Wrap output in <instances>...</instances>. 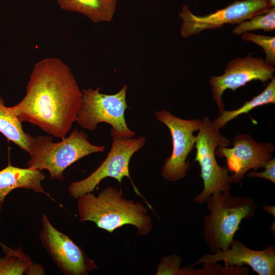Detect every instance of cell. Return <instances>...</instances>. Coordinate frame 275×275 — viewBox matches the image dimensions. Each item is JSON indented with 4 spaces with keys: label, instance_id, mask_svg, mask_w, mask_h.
Wrapping results in <instances>:
<instances>
[{
    "label": "cell",
    "instance_id": "obj_23",
    "mask_svg": "<svg viewBox=\"0 0 275 275\" xmlns=\"http://www.w3.org/2000/svg\"><path fill=\"white\" fill-rule=\"evenodd\" d=\"M265 170L261 172H250L247 176L250 178L259 177L275 183V158H271L264 167Z\"/></svg>",
    "mask_w": 275,
    "mask_h": 275
},
{
    "label": "cell",
    "instance_id": "obj_13",
    "mask_svg": "<svg viewBox=\"0 0 275 275\" xmlns=\"http://www.w3.org/2000/svg\"><path fill=\"white\" fill-rule=\"evenodd\" d=\"M219 261L224 262L227 266L249 265L259 275H274L275 246L270 244L262 250H254L233 239L228 249L205 254L193 266Z\"/></svg>",
    "mask_w": 275,
    "mask_h": 275
},
{
    "label": "cell",
    "instance_id": "obj_26",
    "mask_svg": "<svg viewBox=\"0 0 275 275\" xmlns=\"http://www.w3.org/2000/svg\"><path fill=\"white\" fill-rule=\"evenodd\" d=\"M1 257H0V260H1Z\"/></svg>",
    "mask_w": 275,
    "mask_h": 275
},
{
    "label": "cell",
    "instance_id": "obj_18",
    "mask_svg": "<svg viewBox=\"0 0 275 275\" xmlns=\"http://www.w3.org/2000/svg\"><path fill=\"white\" fill-rule=\"evenodd\" d=\"M275 103V77L273 76L265 89L251 100L245 102L240 107L232 110H224L213 122L219 129L225 126L228 122L239 115L248 114L254 108L267 104Z\"/></svg>",
    "mask_w": 275,
    "mask_h": 275
},
{
    "label": "cell",
    "instance_id": "obj_15",
    "mask_svg": "<svg viewBox=\"0 0 275 275\" xmlns=\"http://www.w3.org/2000/svg\"><path fill=\"white\" fill-rule=\"evenodd\" d=\"M60 8L81 14L94 23L109 22L114 17L117 0H56Z\"/></svg>",
    "mask_w": 275,
    "mask_h": 275
},
{
    "label": "cell",
    "instance_id": "obj_2",
    "mask_svg": "<svg viewBox=\"0 0 275 275\" xmlns=\"http://www.w3.org/2000/svg\"><path fill=\"white\" fill-rule=\"evenodd\" d=\"M77 200L81 222H92L110 233L124 225H131L136 227L139 236L148 234L152 229L151 218L145 206L125 198L121 190L107 187L97 197L91 193Z\"/></svg>",
    "mask_w": 275,
    "mask_h": 275
},
{
    "label": "cell",
    "instance_id": "obj_1",
    "mask_svg": "<svg viewBox=\"0 0 275 275\" xmlns=\"http://www.w3.org/2000/svg\"><path fill=\"white\" fill-rule=\"evenodd\" d=\"M82 98L69 67L59 58L48 57L35 63L24 97L10 107L21 123L62 140L76 122Z\"/></svg>",
    "mask_w": 275,
    "mask_h": 275
},
{
    "label": "cell",
    "instance_id": "obj_6",
    "mask_svg": "<svg viewBox=\"0 0 275 275\" xmlns=\"http://www.w3.org/2000/svg\"><path fill=\"white\" fill-rule=\"evenodd\" d=\"M128 87L124 85L114 94H102L100 87L84 89L82 103L76 122L82 128L93 131L97 124L104 122L111 125V135L133 138L135 133L127 126L124 114L130 108L126 102Z\"/></svg>",
    "mask_w": 275,
    "mask_h": 275
},
{
    "label": "cell",
    "instance_id": "obj_5",
    "mask_svg": "<svg viewBox=\"0 0 275 275\" xmlns=\"http://www.w3.org/2000/svg\"><path fill=\"white\" fill-rule=\"evenodd\" d=\"M219 130L206 116L203 118L202 127L196 135L195 161L200 167V176L203 180V189L193 201L200 205L205 204L214 194L229 191L233 183L227 167H221L216 160V149L227 147L230 143Z\"/></svg>",
    "mask_w": 275,
    "mask_h": 275
},
{
    "label": "cell",
    "instance_id": "obj_17",
    "mask_svg": "<svg viewBox=\"0 0 275 275\" xmlns=\"http://www.w3.org/2000/svg\"><path fill=\"white\" fill-rule=\"evenodd\" d=\"M2 246L6 256L0 260V275L44 274L43 267L34 264L20 248L14 250Z\"/></svg>",
    "mask_w": 275,
    "mask_h": 275
},
{
    "label": "cell",
    "instance_id": "obj_20",
    "mask_svg": "<svg viewBox=\"0 0 275 275\" xmlns=\"http://www.w3.org/2000/svg\"><path fill=\"white\" fill-rule=\"evenodd\" d=\"M247 267L222 266L216 262L205 263L202 268L195 269L193 265L183 268V275H248Z\"/></svg>",
    "mask_w": 275,
    "mask_h": 275
},
{
    "label": "cell",
    "instance_id": "obj_11",
    "mask_svg": "<svg viewBox=\"0 0 275 275\" xmlns=\"http://www.w3.org/2000/svg\"><path fill=\"white\" fill-rule=\"evenodd\" d=\"M274 71V67L261 58L249 55L232 60L226 66L223 74L211 76L209 80L212 98L217 106L219 114L224 110L222 95L226 90L234 92L253 80L264 83L271 79Z\"/></svg>",
    "mask_w": 275,
    "mask_h": 275
},
{
    "label": "cell",
    "instance_id": "obj_14",
    "mask_svg": "<svg viewBox=\"0 0 275 275\" xmlns=\"http://www.w3.org/2000/svg\"><path fill=\"white\" fill-rule=\"evenodd\" d=\"M44 178L41 171L33 168H21L9 164L0 170V210L5 198L16 188L32 189L49 196L41 185Z\"/></svg>",
    "mask_w": 275,
    "mask_h": 275
},
{
    "label": "cell",
    "instance_id": "obj_9",
    "mask_svg": "<svg viewBox=\"0 0 275 275\" xmlns=\"http://www.w3.org/2000/svg\"><path fill=\"white\" fill-rule=\"evenodd\" d=\"M154 114L169 128L173 142L171 155L166 158L161 175L172 182L183 179L189 168V162H186V159L195 147L196 140L193 133L201 128L202 120L182 119L166 110L157 111Z\"/></svg>",
    "mask_w": 275,
    "mask_h": 275
},
{
    "label": "cell",
    "instance_id": "obj_19",
    "mask_svg": "<svg viewBox=\"0 0 275 275\" xmlns=\"http://www.w3.org/2000/svg\"><path fill=\"white\" fill-rule=\"evenodd\" d=\"M275 29V8L272 7L267 12L255 15L251 18L237 24L232 33L241 35L245 32L256 30L264 32L273 31Z\"/></svg>",
    "mask_w": 275,
    "mask_h": 275
},
{
    "label": "cell",
    "instance_id": "obj_3",
    "mask_svg": "<svg viewBox=\"0 0 275 275\" xmlns=\"http://www.w3.org/2000/svg\"><path fill=\"white\" fill-rule=\"evenodd\" d=\"M205 204L210 213L203 219V235L211 253L228 249L241 221L253 218L257 208L252 198L229 191L212 195Z\"/></svg>",
    "mask_w": 275,
    "mask_h": 275
},
{
    "label": "cell",
    "instance_id": "obj_4",
    "mask_svg": "<svg viewBox=\"0 0 275 275\" xmlns=\"http://www.w3.org/2000/svg\"><path fill=\"white\" fill-rule=\"evenodd\" d=\"M105 147L92 144L88 135L76 128L67 137L54 142L51 136L33 137L28 166L48 171L52 179L64 180V172L79 159L90 154L104 151Z\"/></svg>",
    "mask_w": 275,
    "mask_h": 275
},
{
    "label": "cell",
    "instance_id": "obj_21",
    "mask_svg": "<svg viewBox=\"0 0 275 275\" xmlns=\"http://www.w3.org/2000/svg\"><path fill=\"white\" fill-rule=\"evenodd\" d=\"M244 41H250L260 46L264 50L266 57L264 61L274 67L275 65V37L245 32L241 35Z\"/></svg>",
    "mask_w": 275,
    "mask_h": 275
},
{
    "label": "cell",
    "instance_id": "obj_10",
    "mask_svg": "<svg viewBox=\"0 0 275 275\" xmlns=\"http://www.w3.org/2000/svg\"><path fill=\"white\" fill-rule=\"evenodd\" d=\"M39 238L62 272L66 275H86L97 267L83 250L67 235L57 229L44 213Z\"/></svg>",
    "mask_w": 275,
    "mask_h": 275
},
{
    "label": "cell",
    "instance_id": "obj_22",
    "mask_svg": "<svg viewBox=\"0 0 275 275\" xmlns=\"http://www.w3.org/2000/svg\"><path fill=\"white\" fill-rule=\"evenodd\" d=\"M181 261L180 257L176 255L162 258L158 264L156 274L179 275Z\"/></svg>",
    "mask_w": 275,
    "mask_h": 275
},
{
    "label": "cell",
    "instance_id": "obj_25",
    "mask_svg": "<svg viewBox=\"0 0 275 275\" xmlns=\"http://www.w3.org/2000/svg\"><path fill=\"white\" fill-rule=\"evenodd\" d=\"M270 5L272 7H274L275 6V0H268Z\"/></svg>",
    "mask_w": 275,
    "mask_h": 275
},
{
    "label": "cell",
    "instance_id": "obj_24",
    "mask_svg": "<svg viewBox=\"0 0 275 275\" xmlns=\"http://www.w3.org/2000/svg\"><path fill=\"white\" fill-rule=\"evenodd\" d=\"M263 208L265 211H266L267 212L270 214H271L272 215H273L274 217H275L274 216L275 215L274 206L264 205L263 206Z\"/></svg>",
    "mask_w": 275,
    "mask_h": 275
},
{
    "label": "cell",
    "instance_id": "obj_16",
    "mask_svg": "<svg viewBox=\"0 0 275 275\" xmlns=\"http://www.w3.org/2000/svg\"><path fill=\"white\" fill-rule=\"evenodd\" d=\"M0 132L21 149L30 152L33 137L24 132L21 122L0 96Z\"/></svg>",
    "mask_w": 275,
    "mask_h": 275
},
{
    "label": "cell",
    "instance_id": "obj_12",
    "mask_svg": "<svg viewBox=\"0 0 275 275\" xmlns=\"http://www.w3.org/2000/svg\"><path fill=\"white\" fill-rule=\"evenodd\" d=\"M233 147H218L215 155L225 157L227 168L233 173V183H240L250 170L254 171L264 168L272 158L274 146L270 143L255 141L250 135L239 134L233 140Z\"/></svg>",
    "mask_w": 275,
    "mask_h": 275
},
{
    "label": "cell",
    "instance_id": "obj_8",
    "mask_svg": "<svg viewBox=\"0 0 275 275\" xmlns=\"http://www.w3.org/2000/svg\"><path fill=\"white\" fill-rule=\"evenodd\" d=\"M272 8L268 0L236 1L224 8L203 16L194 14L186 5L179 16L182 20L181 36L189 38L207 29L222 28L226 24H239Z\"/></svg>",
    "mask_w": 275,
    "mask_h": 275
},
{
    "label": "cell",
    "instance_id": "obj_7",
    "mask_svg": "<svg viewBox=\"0 0 275 275\" xmlns=\"http://www.w3.org/2000/svg\"><path fill=\"white\" fill-rule=\"evenodd\" d=\"M112 136V147L106 158L89 176L70 183L68 187L70 196L77 199L84 195L93 192L99 183L106 177L115 178L121 183L123 177H127L135 192L142 197L131 179L129 165L133 155L144 146L146 138Z\"/></svg>",
    "mask_w": 275,
    "mask_h": 275
}]
</instances>
